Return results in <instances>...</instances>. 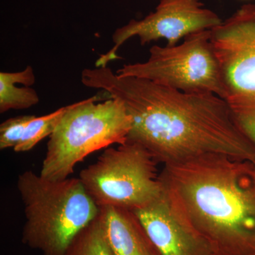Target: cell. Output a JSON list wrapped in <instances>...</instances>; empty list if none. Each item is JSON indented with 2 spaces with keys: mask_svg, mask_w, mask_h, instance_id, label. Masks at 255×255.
<instances>
[{
  "mask_svg": "<svg viewBox=\"0 0 255 255\" xmlns=\"http://www.w3.org/2000/svg\"><path fill=\"white\" fill-rule=\"evenodd\" d=\"M81 81L123 103L132 119L128 141L141 145L158 163L215 154L255 164V146L218 95L187 93L145 79L120 77L108 66L85 69Z\"/></svg>",
  "mask_w": 255,
  "mask_h": 255,
  "instance_id": "cell-1",
  "label": "cell"
},
{
  "mask_svg": "<svg viewBox=\"0 0 255 255\" xmlns=\"http://www.w3.org/2000/svg\"><path fill=\"white\" fill-rule=\"evenodd\" d=\"M159 179L214 255H255V164L206 155L164 164Z\"/></svg>",
  "mask_w": 255,
  "mask_h": 255,
  "instance_id": "cell-2",
  "label": "cell"
},
{
  "mask_svg": "<svg viewBox=\"0 0 255 255\" xmlns=\"http://www.w3.org/2000/svg\"><path fill=\"white\" fill-rule=\"evenodd\" d=\"M23 240L44 255H65L74 238L100 213L79 178L53 181L31 170L19 174Z\"/></svg>",
  "mask_w": 255,
  "mask_h": 255,
  "instance_id": "cell-3",
  "label": "cell"
},
{
  "mask_svg": "<svg viewBox=\"0 0 255 255\" xmlns=\"http://www.w3.org/2000/svg\"><path fill=\"white\" fill-rule=\"evenodd\" d=\"M102 94L67 106L47 143L41 177L53 181L67 179L87 156L127 141L131 117L122 102Z\"/></svg>",
  "mask_w": 255,
  "mask_h": 255,
  "instance_id": "cell-4",
  "label": "cell"
},
{
  "mask_svg": "<svg viewBox=\"0 0 255 255\" xmlns=\"http://www.w3.org/2000/svg\"><path fill=\"white\" fill-rule=\"evenodd\" d=\"M157 163L145 147L127 140L106 148L95 163L82 169L79 179L99 208L135 211L162 194Z\"/></svg>",
  "mask_w": 255,
  "mask_h": 255,
  "instance_id": "cell-5",
  "label": "cell"
},
{
  "mask_svg": "<svg viewBox=\"0 0 255 255\" xmlns=\"http://www.w3.org/2000/svg\"><path fill=\"white\" fill-rule=\"evenodd\" d=\"M227 104L238 127L255 147V4L243 5L213 29Z\"/></svg>",
  "mask_w": 255,
  "mask_h": 255,
  "instance_id": "cell-6",
  "label": "cell"
},
{
  "mask_svg": "<svg viewBox=\"0 0 255 255\" xmlns=\"http://www.w3.org/2000/svg\"><path fill=\"white\" fill-rule=\"evenodd\" d=\"M211 30L192 33L176 46H154L143 63L124 65L120 77L150 80L187 93L224 97L219 60L211 41Z\"/></svg>",
  "mask_w": 255,
  "mask_h": 255,
  "instance_id": "cell-7",
  "label": "cell"
},
{
  "mask_svg": "<svg viewBox=\"0 0 255 255\" xmlns=\"http://www.w3.org/2000/svg\"><path fill=\"white\" fill-rule=\"evenodd\" d=\"M222 22L219 15L204 7L201 0H161L153 12L116 29L112 36L114 46L99 57L95 67L108 66L118 58L119 48L132 37H138L142 46L163 38L167 46L172 47L183 38L213 29Z\"/></svg>",
  "mask_w": 255,
  "mask_h": 255,
  "instance_id": "cell-8",
  "label": "cell"
},
{
  "mask_svg": "<svg viewBox=\"0 0 255 255\" xmlns=\"http://www.w3.org/2000/svg\"><path fill=\"white\" fill-rule=\"evenodd\" d=\"M162 255H214L207 242L179 216L167 193L133 211Z\"/></svg>",
  "mask_w": 255,
  "mask_h": 255,
  "instance_id": "cell-9",
  "label": "cell"
},
{
  "mask_svg": "<svg viewBox=\"0 0 255 255\" xmlns=\"http://www.w3.org/2000/svg\"><path fill=\"white\" fill-rule=\"evenodd\" d=\"M107 239L115 255H162L151 241L133 211L100 208Z\"/></svg>",
  "mask_w": 255,
  "mask_h": 255,
  "instance_id": "cell-10",
  "label": "cell"
},
{
  "mask_svg": "<svg viewBox=\"0 0 255 255\" xmlns=\"http://www.w3.org/2000/svg\"><path fill=\"white\" fill-rule=\"evenodd\" d=\"M36 82L33 69L27 66L16 73H0V113L26 110L39 102V97L32 85Z\"/></svg>",
  "mask_w": 255,
  "mask_h": 255,
  "instance_id": "cell-11",
  "label": "cell"
},
{
  "mask_svg": "<svg viewBox=\"0 0 255 255\" xmlns=\"http://www.w3.org/2000/svg\"><path fill=\"white\" fill-rule=\"evenodd\" d=\"M65 255H115L107 239L101 210L74 238Z\"/></svg>",
  "mask_w": 255,
  "mask_h": 255,
  "instance_id": "cell-12",
  "label": "cell"
},
{
  "mask_svg": "<svg viewBox=\"0 0 255 255\" xmlns=\"http://www.w3.org/2000/svg\"><path fill=\"white\" fill-rule=\"evenodd\" d=\"M66 110L67 106L41 117L33 116L25 129L22 139L14 149L15 152L31 150L45 137L50 136Z\"/></svg>",
  "mask_w": 255,
  "mask_h": 255,
  "instance_id": "cell-13",
  "label": "cell"
},
{
  "mask_svg": "<svg viewBox=\"0 0 255 255\" xmlns=\"http://www.w3.org/2000/svg\"><path fill=\"white\" fill-rule=\"evenodd\" d=\"M33 116L24 115L6 119L0 125V149H14L22 139L25 129Z\"/></svg>",
  "mask_w": 255,
  "mask_h": 255,
  "instance_id": "cell-14",
  "label": "cell"
}]
</instances>
